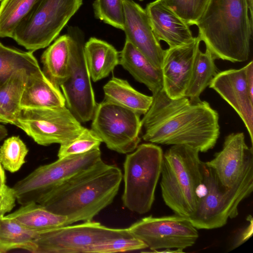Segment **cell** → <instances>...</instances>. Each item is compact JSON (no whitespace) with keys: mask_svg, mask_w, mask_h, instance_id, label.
<instances>
[{"mask_svg":"<svg viewBox=\"0 0 253 253\" xmlns=\"http://www.w3.org/2000/svg\"><path fill=\"white\" fill-rule=\"evenodd\" d=\"M152 104L141 120L144 140L163 145H183L199 152L215 146L220 134L219 115L206 101L187 97L172 99L163 88L152 95Z\"/></svg>","mask_w":253,"mask_h":253,"instance_id":"6da1fadb","label":"cell"},{"mask_svg":"<svg viewBox=\"0 0 253 253\" xmlns=\"http://www.w3.org/2000/svg\"><path fill=\"white\" fill-rule=\"evenodd\" d=\"M122 179L119 167L101 160L66 180L38 204L66 216V225L91 221L112 203Z\"/></svg>","mask_w":253,"mask_h":253,"instance_id":"7a4b0ae2","label":"cell"},{"mask_svg":"<svg viewBox=\"0 0 253 253\" xmlns=\"http://www.w3.org/2000/svg\"><path fill=\"white\" fill-rule=\"evenodd\" d=\"M253 23L246 0H209L195 25L215 59L235 63L249 57Z\"/></svg>","mask_w":253,"mask_h":253,"instance_id":"3957f363","label":"cell"},{"mask_svg":"<svg viewBox=\"0 0 253 253\" xmlns=\"http://www.w3.org/2000/svg\"><path fill=\"white\" fill-rule=\"evenodd\" d=\"M199 152L190 146L172 145L163 154L160 187L166 205L175 214L189 218L196 211L203 181Z\"/></svg>","mask_w":253,"mask_h":253,"instance_id":"277c9868","label":"cell"},{"mask_svg":"<svg viewBox=\"0 0 253 253\" xmlns=\"http://www.w3.org/2000/svg\"><path fill=\"white\" fill-rule=\"evenodd\" d=\"M253 190V169L232 188L224 187L214 171L203 163V181L196 211L188 219L197 229H212L225 225L238 214V207Z\"/></svg>","mask_w":253,"mask_h":253,"instance_id":"5b68a950","label":"cell"},{"mask_svg":"<svg viewBox=\"0 0 253 253\" xmlns=\"http://www.w3.org/2000/svg\"><path fill=\"white\" fill-rule=\"evenodd\" d=\"M163 152L152 143L138 145L126 155L124 163V206L142 214L151 209L161 175Z\"/></svg>","mask_w":253,"mask_h":253,"instance_id":"8992f818","label":"cell"},{"mask_svg":"<svg viewBox=\"0 0 253 253\" xmlns=\"http://www.w3.org/2000/svg\"><path fill=\"white\" fill-rule=\"evenodd\" d=\"M83 0H38L12 38L34 52L48 46L79 10Z\"/></svg>","mask_w":253,"mask_h":253,"instance_id":"52a82bcc","label":"cell"},{"mask_svg":"<svg viewBox=\"0 0 253 253\" xmlns=\"http://www.w3.org/2000/svg\"><path fill=\"white\" fill-rule=\"evenodd\" d=\"M102 160L100 148L71 155L36 169L12 187L18 203H38L68 179Z\"/></svg>","mask_w":253,"mask_h":253,"instance_id":"ba28073f","label":"cell"},{"mask_svg":"<svg viewBox=\"0 0 253 253\" xmlns=\"http://www.w3.org/2000/svg\"><path fill=\"white\" fill-rule=\"evenodd\" d=\"M127 228L131 236L155 252H183L194 245L199 237L197 229L188 218L176 214L146 216Z\"/></svg>","mask_w":253,"mask_h":253,"instance_id":"9c48e42d","label":"cell"},{"mask_svg":"<svg viewBox=\"0 0 253 253\" xmlns=\"http://www.w3.org/2000/svg\"><path fill=\"white\" fill-rule=\"evenodd\" d=\"M140 116L127 108L104 100L97 104L91 129L109 149L128 154L135 150L141 140Z\"/></svg>","mask_w":253,"mask_h":253,"instance_id":"30bf717a","label":"cell"},{"mask_svg":"<svg viewBox=\"0 0 253 253\" xmlns=\"http://www.w3.org/2000/svg\"><path fill=\"white\" fill-rule=\"evenodd\" d=\"M131 235L128 228H112L91 221L39 232L35 253H86L92 245Z\"/></svg>","mask_w":253,"mask_h":253,"instance_id":"8fae6325","label":"cell"},{"mask_svg":"<svg viewBox=\"0 0 253 253\" xmlns=\"http://www.w3.org/2000/svg\"><path fill=\"white\" fill-rule=\"evenodd\" d=\"M16 126L39 145L67 142L84 127L65 106L58 108L23 109L15 118Z\"/></svg>","mask_w":253,"mask_h":253,"instance_id":"7c38bea8","label":"cell"},{"mask_svg":"<svg viewBox=\"0 0 253 253\" xmlns=\"http://www.w3.org/2000/svg\"><path fill=\"white\" fill-rule=\"evenodd\" d=\"M71 56L67 78L60 85L66 106L81 123L92 120L97 105L81 33L73 31Z\"/></svg>","mask_w":253,"mask_h":253,"instance_id":"4fadbf2b","label":"cell"},{"mask_svg":"<svg viewBox=\"0 0 253 253\" xmlns=\"http://www.w3.org/2000/svg\"><path fill=\"white\" fill-rule=\"evenodd\" d=\"M205 164L224 187L232 188L253 169V148L246 143L243 132L232 133L225 137L222 150Z\"/></svg>","mask_w":253,"mask_h":253,"instance_id":"5bb4252c","label":"cell"},{"mask_svg":"<svg viewBox=\"0 0 253 253\" xmlns=\"http://www.w3.org/2000/svg\"><path fill=\"white\" fill-rule=\"evenodd\" d=\"M123 2L126 41L161 69L165 50L152 29L145 9L132 0H123Z\"/></svg>","mask_w":253,"mask_h":253,"instance_id":"9a60e30c","label":"cell"},{"mask_svg":"<svg viewBox=\"0 0 253 253\" xmlns=\"http://www.w3.org/2000/svg\"><path fill=\"white\" fill-rule=\"evenodd\" d=\"M201 40L198 36L191 42L165 50L161 70L163 89L172 99L185 96L193 64Z\"/></svg>","mask_w":253,"mask_h":253,"instance_id":"2e32d148","label":"cell"},{"mask_svg":"<svg viewBox=\"0 0 253 253\" xmlns=\"http://www.w3.org/2000/svg\"><path fill=\"white\" fill-rule=\"evenodd\" d=\"M209 87L214 89L237 112L253 142V97L250 93L245 67L218 72Z\"/></svg>","mask_w":253,"mask_h":253,"instance_id":"e0dca14e","label":"cell"},{"mask_svg":"<svg viewBox=\"0 0 253 253\" xmlns=\"http://www.w3.org/2000/svg\"><path fill=\"white\" fill-rule=\"evenodd\" d=\"M152 29L159 41L173 47L188 43L195 38L190 26L163 0H156L145 9Z\"/></svg>","mask_w":253,"mask_h":253,"instance_id":"ac0fdd59","label":"cell"},{"mask_svg":"<svg viewBox=\"0 0 253 253\" xmlns=\"http://www.w3.org/2000/svg\"><path fill=\"white\" fill-rule=\"evenodd\" d=\"M65 106V99L59 87L47 78L41 68L30 73L20 101L21 109Z\"/></svg>","mask_w":253,"mask_h":253,"instance_id":"d6986e66","label":"cell"},{"mask_svg":"<svg viewBox=\"0 0 253 253\" xmlns=\"http://www.w3.org/2000/svg\"><path fill=\"white\" fill-rule=\"evenodd\" d=\"M138 82L144 84L152 94L163 88L161 70L154 66L130 42L126 41L119 53V64Z\"/></svg>","mask_w":253,"mask_h":253,"instance_id":"ffe728a7","label":"cell"},{"mask_svg":"<svg viewBox=\"0 0 253 253\" xmlns=\"http://www.w3.org/2000/svg\"><path fill=\"white\" fill-rule=\"evenodd\" d=\"M73 39V31L58 37L41 56L43 73L59 87L68 75Z\"/></svg>","mask_w":253,"mask_h":253,"instance_id":"44dd1931","label":"cell"},{"mask_svg":"<svg viewBox=\"0 0 253 253\" xmlns=\"http://www.w3.org/2000/svg\"><path fill=\"white\" fill-rule=\"evenodd\" d=\"M84 54L90 78L93 82L106 78L119 64V53L110 43L90 38L84 44Z\"/></svg>","mask_w":253,"mask_h":253,"instance_id":"7402d4cb","label":"cell"},{"mask_svg":"<svg viewBox=\"0 0 253 253\" xmlns=\"http://www.w3.org/2000/svg\"><path fill=\"white\" fill-rule=\"evenodd\" d=\"M104 100L127 108L139 115L149 109L153 96L144 94L132 87L126 80L113 77L103 86Z\"/></svg>","mask_w":253,"mask_h":253,"instance_id":"603a6c76","label":"cell"},{"mask_svg":"<svg viewBox=\"0 0 253 253\" xmlns=\"http://www.w3.org/2000/svg\"><path fill=\"white\" fill-rule=\"evenodd\" d=\"M25 227L41 232L66 225L67 217L55 213L36 203H30L6 215Z\"/></svg>","mask_w":253,"mask_h":253,"instance_id":"cb8c5ba5","label":"cell"},{"mask_svg":"<svg viewBox=\"0 0 253 253\" xmlns=\"http://www.w3.org/2000/svg\"><path fill=\"white\" fill-rule=\"evenodd\" d=\"M38 233L6 215H0V253L17 249L35 253Z\"/></svg>","mask_w":253,"mask_h":253,"instance_id":"d4e9b609","label":"cell"},{"mask_svg":"<svg viewBox=\"0 0 253 253\" xmlns=\"http://www.w3.org/2000/svg\"><path fill=\"white\" fill-rule=\"evenodd\" d=\"M214 58L206 48L203 52L198 48L193 62L190 79L185 96L192 101L200 100V95L209 85L219 72L214 63Z\"/></svg>","mask_w":253,"mask_h":253,"instance_id":"484cf974","label":"cell"},{"mask_svg":"<svg viewBox=\"0 0 253 253\" xmlns=\"http://www.w3.org/2000/svg\"><path fill=\"white\" fill-rule=\"evenodd\" d=\"M34 70H18L0 84V107L15 126V118L21 110L20 101L28 76Z\"/></svg>","mask_w":253,"mask_h":253,"instance_id":"4316f807","label":"cell"},{"mask_svg":"<svg viewBox=\"0 0 253 253\" xmlns=\"http://www.w3.org/2000/svg\"><path fill=\"white\" fill-rule=\"evenodd\" d=\"M38 0H2L0 5V37L12 38L18 26Z\"/></svg>","mask_w":253,"mask_h":253,"instance_id":"83f0119b","label":"cell"},{"mask_svg":"<svg viewBox=\"0 0 253 253\" xmlns=\"http://www.w3.org/2000/svg\"><path fill=\"white\" fill-rule=\"evenodd\" d=\"M40 68L33 52L9 47L0 42V84L18 70Z\"/></svg>","mask_w":253,"mask_h":253,"instance_id":"f1b7e54d","label":"cell"},{"mask_svg":"<svg viewBox=\"0 0 253 253\" xmlns=\"http://www.w3.org/2000/svg\"><path fill=\"white\" fill-rule=\"evenodd\" d=\"M28 149L19 136L6 139L0 148V162L5 170L18 171L25 163Z\"/></svg>","mask_w":253,"mask_h":253,"instance_id":"f546056e","label":"cell"},{"mask_svg":"<svg viewBox=\"0 0 253 253\" xmlns=\"http://www.w3.org/2000/svg\"><path fill=\"white\" fill-rule=\"evenodd\" d=\"M101 139L91 129L84 128L77 137L60 144L58 152V158L86 153L99 148Z\"/></svg>","mask_w":253,"mask_h":253,"instance_id":"4dcf8cb0","label":"cell"},{"mask_svg":"<svg viewBox=\"0 0 253 253\" xmlns=\"http://www.w3.org/2000/svg\"><path fill=\"white\" fill-rule=\"evenodd\" d=\"M93 8L97 19L116 28L124 30L123 0H95Z\"/></svg>","mask_w":253,"mask_h":253,"instance_id":"1f68e13d","label":"cell"},{"mask_svg":"<svg viewBox=\"0 0 253 253\" xmlns=\"http://www.w3.org/2000/svg\"><path fill=\"white\" fill-rule=\"evenodd\" d=\"M148 248L140 240L131 236L115 238L91 246L86 253H112L126 252Z\"/></svg>","mask_w":253,"mask_h":253,"instance_id":"d6a6232c","label":"cell"},{"mask_svg":"<svg viewBox=\"0 0 253 253\" xmlns=\"http://www.w3.org/2000/svg\"><path fill=\"white\" fill-rule=\"evenodd\" d=\"M189 26L196 25L209 0H163Z\"/></svg>","mask_w":253,"mask_h":253,"instance_id":"836d02e7","label":"cell"},{"mask_svg":"<svg viewBox=\"0 0 253 253\" xmlns=\"http://www.w3.org/2000/svg\"><path fill=\"white\" fill-rule=\"evenodd\" d=\"M16 200L12 188L5 185L0 189V215L10 212L15 207Z\"/></svg>","mask_w":253,"mask_h":253,"instance_id":"e575fe53","label":"cell"},{"mask_svg":"<svg viewBox=\"0 0 253 253\" xmlns=\"http://www.w3.org/2000/svg\"><path fill=\"white\" fill-rule=\"evenodd\" d=\"M245 67L246 79L251 96L253 97V62L251 61Z\"/></svg>","mask_w":253,"mask_h":253,"instance_id":"d590c367","label":"cell"},{"mask_svg":"<svg viewBox=\"0 0 253 253\" xmlns=\"http://www.w3.org/2000/svg\"><path fill=\"white\" fill-rule=\"evenodd\" d=\"M0 122L11 124L14 125L13 121L10 119L0 107Z\"/></svg>","mask_w":253,"mask_h":253,"instance_id":"8d00e7d4","label":"cell"},{"mask_svg":"<svg viewBox=\"0 0 253 253\" xmlns=\"http://www.w3.org/2000/svg\"><path fill=\"white\" fill-rule=\"evenodd\" d=\"M6 176L3 168L0 162V189L3 188L5 185Z\"/></svg>","mask_w":253,"mask_h":253,"instance_id":"74e56055","label":"cell"},{"mask_svg":"<svg viewBox=\"0 0 253 253\" xmlns=\"http://www.w3.org/2000/svg\"><path fill=\"white\" fill-rule=\"evenodd\" d=\"M250 19L253 21V0H246Z\"/></svg>","mask_w":253,"mask_h":253,"instance_id":"f35d334b","label":"cell"},{"mask_svg":"<svg viewBox=\"0 0 253 253\" xmlns=\"http://www.w3.org/2000/svg\"><path fill=\"white\" fill-rule=\"evenodd\" d=\"M8 134V131L6 127L0 125V141L3 139Z\"/></svg>","mask_w":253,"mask_h":253,"instance_id":"ab89813d","label":"cell"},{"mask_svg":"<svg viewBox=\"0 0 253 253\" xmlns=\"http://www.w3.org/2000/svg\"></svg>","mask_w":253,"mask_h":253,"instance_id":"60d3db41","label":"cell"},{"mask_svg":"<svg viewBox=\"0 0 253 253\" xmlns=\"http://www.w3.org/2000/svg\"><path fill=\"white\" fill-rule=\"evenodd\" d=\"M1 215H0V216Z\"/></svg>","mask_w":253,"mask_h":253,"instance_id":"b9f144b4","label":"cell"}]
</instances>
